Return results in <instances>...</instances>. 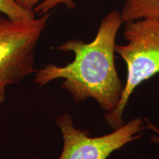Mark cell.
Segmentation results:
<instances>
[{"instance_id": "obj_1", "label": "cell", "mask_w": 159, "mask_h": 159, "mask_svg": "<svg viewBox=\"0 0 159 159\" xmlns=\"http://www.w3.org/2000/svg\"><path fill=\"white\" fill-rule=\"evenodd\" d=\"M122 24L120 12L114 10L102 19L93 41L63 42L57 49L72 52L74 60L63 66H43L35 73V84L43 86L55 80L63 79V89L75 102L92 98L107 113L114 111L124 89L115 65L116 39Z\"/></svg>"}, {"instance_id": "obj_8", "label": "cell", "mask_w": 159, "mask_h": 159, "mask_svg": "<svg viewBox=\"0 0 159 159\" xmlns=\"http://www.w3.org/2000/svg\"><path fill=\"white\" fill-rule=\"evenodd\" d=\"M145 121H146L147 122V128L150 129V130L155 132V135H153V136L151 137V141H152V142L154 143V144H159V128L152 125L150 121H148L147 119Z\"/></svg>"}, {"instance_id": "obj_5", "label": "cell", "mask_w": 159, "mask_h": 159, "mask_svg": "<svg viewBox=\"0 0 159 159\" xmlns=\"http://www.w3.org/2000/svg\"><path fill=\"white\" fill-rule=\"evenodd\" d=\"M120 14L123 23L142 19H159V0H125Z\"/></svg>"}, {"instance_id": "obj_4", "label": "cell", "mask_w": 159, "mask_h": 159, "mask_svg": "<svg viewBox=\"0 0 159 159\" xmlns=\"http://www.w3.org/2000/svg\"><path fill=\"white\" fill-rule=\"evenodd\" d=\"M62 133L63 147L58 159H108L114 151L142 137L145 128L144 120L134 118L111 134L92 137L86 131L79 130L73 124L69 114L56 119Z\"/></svg>"}, {"instance_id": "obj_9", "label": "cell", "mask_w": 159, "mask_h": 159, "mask_svg": "<svg viewBox=\"0 0 159 159\" xmlns=\"http://www.w3.org/2000/svg\"><path fill=\"white\" fill-rule=\"evenodd\" d=\"M5 89L6 87L0 85V104L3 102L5 98Z\"/></svg>"}, {"instance_id": "obj_2", "label": "cell", "mask_w": 159, "mask_h": 159, "mask_svg": "<svg viewBox=\"0 0 159 159\" xmlns=\"http://www.w3.org/2000/svg\"><path fill=\"white\" fill-rule=\"evenodd\" d=\"M123 35L127 43L116 45L115 52L126 63V83L116 108L105 115V121L113 130L125 124L123 114L135 89L159 73V19L125 22Z\"/></svg>"}, {"instance_id": "obj_6", "label": "cell", "mask_w": 159, "mask_h": 159, "mask_svg": "<svg viewBox=\"0 0 159 159\" xmlns=\"http://www.w3.org/2000/svg\"><path fill=\"white\" fill-rule=\"evenodd\" d=\"M16 2L21 7L33 11L39 16L49 13L51 10L60 5L70 9L76 7L74 0H16Z\"/></svg>"}, {"instance_id": "obj_7", "label": "cell", "mask_w": 159, "mask_h": 159, "mask_svg": "<svg viewBox=\"0 0 159 159\" xmlns=\"http://www.w3.org/2000/svg\"><path fill=\"white\" fill-rule=\"evenodd\" d=\"M0 13L11 20L21 21L35 18L33 11H27L21 7L16 0H0Z\"/></svg>"}, {"instance_id": "obj_3", "label": "cell", "mask_w": 159, "mask_h": 159, "mask_svg": "<svg viewBox=\"0 0 159 159\" xmlns=\"http://www.w3.org/2000/svg\"><path fill=\"white\" fill-rule=\"evenodd\" d=\"M49 16L16 21L0 13V85L16 84L34 71L35 49Z\"/></svg>"}]
</instances>
